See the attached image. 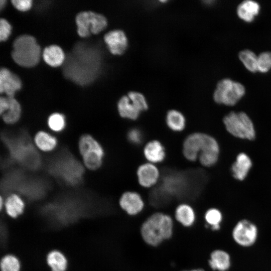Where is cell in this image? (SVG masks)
<instances>
[{
    "mask_svg": "<svg viewBox=\"0 0 271 271\" xmlns=\"http://www.w3.org/2000/svg\"><path fill=\"white\" fill-rule=\"evenodd\" d=\"M76 45L68 57L64 72L75 82L85 85L91 82L97 76L101 64L99 53L83 45Z\"/></svg>",
    "mask_w": 271,
    "mask_h": 271,
    "instance_id": "obj_1",
    "label": "cell"
},
{
    "mask_svg": "<svg viewBox=\"0 0 271 271\" xmlns=\"http://www.w3.org/2000/svg\"><path fill=\"white\" fill-rule=\"evenodd\" d=\"M182 154L188 161L199 164L205 168L214 166L218 162L220 148L216 140L201 131L188 134L182 144Z\"/></svg>",
    "mask_w": 271,
    "mask_h": 271,
    "instance_id": "obj_2",
    "label": "cell"
},
{
    "mask_svg": "<svg viewBox=\"0 0 271 271\" xmlns=\"http://www.w3.org/2000/svg\"><path fill=\"white\" fill-rule=\"evenodd\" d=\"M173 232L172 217L162 212H156L149 216L142 224L141 228L143 240L153 246H157L164 240L170 239Z\"/></svg>",
    "mask_w": 271,
    "mask_h": 271,
    "instance_id": "obj_3",
    "label": "cell"
},
{
    "mask_svg": "<svg viewBox=\"0 0 271 271\" xmlns=\"http://www.w3.org/2000/svg\"><path fill=\"white\" fill-rule=\"evenodd\" d=\"M40 53V46L31 36H20L13 42L12 57L21 66L31 67L36 65L39 61Z\"/></svg>",
    "mask_w": 271,
    "mask_h": 271,
    "instance_id": "obj_4",
    "label": "cell"
},
{
    "mask_svg": "<svg viewBox=\"0 0 271 271\" xmlns=\"http://www.w3.org/2000/svg\"><path fill=\"white\" fill-rule=\"evenodd\" d=\"M223 122L226 131L236 139L253 141L255 138L253 121L243 111L230 110L223 117Z\"/></svg>",
    "mask_w": 271,
    "mask_h": 271,
    "instance_id": "obj_5",
    "label": "cell"
},
{
    "mask_svg": "<svg viewBox=\"0 0 271 271\" xmlns=\"http://www.w3.org/2000/svg\"><path fill=\"white\" fill-rule=\"evenodd\" d=\"M245 93V87L241 83L224 78L217 83L213 98L217 104L232 107L237 104Z\"/></svg>",
    "mask_w": 271,
    "mask_h": 271,
    "instance_id": "obj_6",
    "label": "cell"
},
{
    "mask_svg": "<svg viewBox=\"0 0 271 271\" xmlns=\"http://www.w3.org/2000/svg\"><path fill=\"white\" fill-rule=\"evenodd\" d=\"M78 148L85 167L90 170L99 169L102 164L104 151L101 145L89 134L82 135Z\"/></svg>",
    "mask_w": 271,
    "mask_h": 271,
    "instance_id": "obj_7",
    "label": "cell"
},
{
    "mask_svg": "<svg viewBox=\"0 0 271 271\" xmlns=\"http://www.w3.org/2000/svg\"><path fill=\"white\" fill-rule=\"evenodd\" d=\"M231 234L233 240L237 245L241 247L248 248L256 242L258 237V229L253 222L243 218L235 224Z\"/></svg>",
    "mask_w": 271,
    "mask_h": 271,
    "instance_id": "obj_8",
    "label": "cell"
},
{
    "mask_svg": "<svg viewBox=\"0 0 271 271\" xmlns=\"http://www.w3.org/2000/svg\"><path fill=\"white\" fill-rule=\"evenodd\" d=\"M78 34L85 37L90 33L97 34L103 30L107 25V20L101 14L92 12H82L76 17Z\"/></svg>",
    "mask_w": 271,
    "mask_h": 271,
    "instance_id": "obj_9",
    "label": "cell"
},
{
    "mask_svg": "<svg viewBox=\"0 0 271 271\" xmlns=\"http://www.w3.org/2000/svg\"><path fill=\"white\" fill-rule=\"evenodd\" d=\"M139 184L144 188L155 186L160 179V171L157 165L146 162L139 166L136 172Z\"/></svg>",
    "mask_w": 271,
    "mask_h": 271,
    "instance_id": "obj_10",
    "label": "cell"
},
{
    "mask_svg": "<svg viewBox=\"0 0 271 271\" xmlns=\"http://www.w3.org/2000/svg\"><path fill=\"white\" fill-rule=\"evenodd\" d=\"M121 208L129 215H136L144 209L145 203L142 196L137 192L126 191L123 192L119 200Z\"/></svg>",
    "mask_w": 271,
    "mask_h": 271,
    "instance_id": "obj_11",
    "label": "cell"
},
{
    "mask_svg": "<svg viewBox=\"0 0 271 271\" xmlns=\"http://www.w3.org/2000/svg\"><path fill=\"white\" fill-rule=\"evenodd\" d=\"M19 77L6 68L0 70V92L8 97H14L15 92L21 87Z\"/></svg>",
    "mask_w": 271,
    "mask_h": 271,
    "instance_id": "obj_12",
    "label": "cell"
},
{
    "mask_svg": "<svg viewBox=\"0 0 271 271\" xmlns=\"http://www.w3.org/2000/svg\"><path fill=\"white\" fill-rule=\"evenodd\" d=\"M104 40L109 51L113 55H121L125 51L128 44L125 33L121 30L109 32L104 36Z\"/></svg>",
    "mask_w": 271,
    "mask_h": 271,
    "instance_id": "obj_13",
    "label": "cell"
},
{
    "mask_svg": "<svg viewBox=\"0 0 271 271\" xmlns=\"http://www.w3.org/2000/svg\"><path fill=\"white\" fill-rule=\"evenodd\" d=\"M143 153L147 162L155 165L163 162L166 157L164 146L156 139L150 140L145 145Z\"/></svg>",
    "mask_w": 271,
    "mask_h": 271,
    "instance_id": "obj_14",
    "label": "cell"
},
{
    "mask_svg": "<svg viewBox=\"0 0 271 271\" xmlns=\"http://www.w3.org/2000/svg\"><path fill=\"white\" fill-rule=\"evenodd\" d=\"M252 165L251 159L246 154L239 153L231 167L232 177L237 181H243L248 176Z\"/></svg>",
    "mask_w": 271,
    "mask_h": 271,
    "instance_id": "obj_15",
    "label": "cell"
},
{
    "mask_svg": "<svg viewBox=\"0 0 271 271\" xmlns=\"http://www.w3.org/2000/svg\"><path fill=\"white\" fill-rule=\"evenodd\" d=\"M210 267L215 271H228L231 266L230 254L222 249L213 250L208 260Z\"/></svg>",
    "mask_w": 271,
    "mask_h": 271,
    "instance_id": "obj_16",
    "label": "cell"
},
{
    "mask_svg": "<svg viewBox=\"0 0 271 271\" xmlns=\"http://www.w3.org/2000/svg\"><path fill=\"white\" fill-rule=\"evenodd\" d=\"M260 7L256 1L245 0L237 6L236 13L238 17L244 22L253 21L259 13Z\"/></svg>",
    "mask_w": 271,
    "mask_h": 271,
    "instance_id": "obj_17",
    "label": "cell"
},
{
    "mask_svg": "<svg viewBox=\"0 0 271 271\" xmlns=\"http://www.w3.org/2000/svg\"><path fill=\"white\" fill-rule=\"evenodd\" d=\"M176 219L185 227L191 226L196 219L195 212L189 204L183 203L177 206L175 211Z\"/></svg>",
    "mask_w": 271,
    "mask_h": 271,
    "instance_id": "obj_18",
    "label": "cell"
},
{
    "mask_svg": "<svg viewBox=\"0 0 271 271\" xmlns=\"http://www.w3.org/2000/svg\"><path fill=\"white\" fill-rule=\"evenodd\" d=\"M165 122L167 127L175 132H182L186 126L185 116L181 111L176 109H171L167 112Z\"/></svg>",
    "mask_w": 271,
    "mask_h": 271,
    "instance_id": "obj_19",
    "label": "cell"
},
{
    "mask_svg": "<svg viewBox=\"0 0 271 271\" xmlns=\"http://www.w3.org/2000/svg\"><path fill=\"white\" fill-rule=\"evenodd\" d=\"M118 112L122 118L136 120L141 112L134 106L127 96L121 97L117 103Z\"/></svg>",
    "mask_w": 271,
    "mask_h": 271,
    "instance_id": "obj_20",
    "label": "cell"
},
{
    "mask_svg": "<svg viewBox=\"0 0 271 271\" xmlns=\"http://www.w3.org/2000/svg\"><path fill=\"white\" fill-rule=\"evenodd\" d=\"M43 57L45 62L52 67L60 66L65 59L63 50L55 45L45 48L43 52Z\"/></svg>",
    "mask_w": 271,
    "mask_h": 271,
    "instance_id": "obj_21",
    "label": "cell"
},
{
    "mask_svg": "<svg viewBox=\"0 0 271 271\" xmlns=\"http://www.w3.org/2000/svg\"><path fill=\"white\" fill-rule=\"evenodd\" d=\"M4 203L7 214L13 218L17 217L24 211V202L17 194H13L9 196Z\"/></svg>",
    "mask_w": 271,
    "mask_h": 271,
    "instance_id": "obj_22",
    "label": "cell"
},
{
    "mask_svg": "<svg viewBox=\"0 0 271 271\" xmlns=\"http://www.w3.org/2000/svg\"><path fill=\"white\" fill-rule=\"evenodd\" d=\"M34 142L36 146L44 152L52 151L57 144L56 139L44 131H40L36 134Z\"/></svg>",
    "mask_w": 271,
    "mask_h": 271,
    "instance_id": "obj_23",
    "label": "cell"
},
{
    "mask_svg": "<svg viewBox=\"0 0 271 271\" xmlns=\"http://www.w3.org/2000/svg\"><path fill=\"white\" fill-rule=\"evenodd\" d=\"M204 219L212 231H218L223 219V212L218 208L211 207L205 211Z\"/></svg>",
    "mask_w": 271,
    "mask_h": 271,
    "instance_id": "obj_24",
    "label": "cell"
},
{
    "mask_svg": "<svg viewBox=\"0 0 271 271\" xmlns=\"http://www.w3.org/2000/svg\"><path fill=\"white\" fill-rule=\"evenodd\" d=\"M9 107L1 115L4 121L9 124H14L20 119L21 108L18 101L14 97H8Z\"/></svg>",
    "mask_w": 271,
    "mask_h": 271,
    "instance_id": "obj_25",
    "label": "cell"
},
{
    "mask_svg": "<svg viewBox=\"0 0 271 271\" xmlns=\"http://www.w3.org/2000/svg\"><path fill=\"white\" fill-rule=\"evenodd\" d=\"M47 261L52 271H65L67 261L65 256L60 252L54 250L48 255Z\"/></svg>",
    "mask_w": 271,
    "mask_h": 271,
    "instance_id": "obj_26",
    "label": "cell"
},
{
    "mask_svg": "<svg viewBox=\"0 0 271 271\" xmlns=\"http://www.w3.org/2000/svg\"><path fill=\"white\" fill-rule=\"evenodd\" d=\"M238 57L246 69L254 73L257 72V56L250 50L244 49L239 52Z\"/></svg>",
    "mask_w": 271,
    "mask_h": 271,
    "instance_id": "obj_27",
    "label": "cell"
},
{
    "mask_svg": "<svg viewBox=\"0 0 271 271\" xmlns=\"http://www.w3.org/2000/svg\"><path fill=\"white\" fill-rule=\"evenodd\" d=\"M48 124L52 130L60 132L65 128L66 125L65 117L60 113H52L48 117Z\"/></svg>",
    "mask_w": 271,
    "mask_h": 271,
    "instance_id": "obj_28",
    "label": "cell"
},
{
    "mask_svg": "<svg viewBox=\"0 0 271 271\" xmlns=\"http://www.w3.org/2000/svg\"><path fill=\"white\" fill-rule=\"evenodd\" d=\"M1 268L2 271H20V263L15 256L7 255L1 260Z\"/></svg>",
    "mask_w": 271,
    "mask_h": 271,
    "instance_id": "obj_29",
    "label": "cell"
},
{
    "mask_svg": "<svg viewBox=\"0 0 271 271\" xmlns=\"http://www.w3.org/2000/svg\"><path fill=\"white\" fill-rule=\"evenodd\" d=\"M127 96L134 106L141 112L148 109V104L145 97L141 93L131 91Z\"/></svg>",
    "mask_w": 271,
    "mask_h": 271,
    "instance_id": "obj_30",
    "label": "cell"
},
{
    "mask_svg": "<svg viewBox=\"0 0 271 271\" xmlns=\"http://www.w3.org/2000/svg\"><path fill=\"white\" fill-rule=\"evenodd\" d=\"M271 69V52L265 51L257 55V72L266 73Z\"/></svg>",
    "mask_w": 271,
    "mask_h": 271,
    "instance_id": "obj_31",
    "label": "cell"
},
{
    "mask_svg": "<svg viewBox=\"0 0 271 271\" xmlns=\"http://www.w3.org/2000/svg\"><path fill=\"white\" fill-rule=\"evenodd\" d=\"M128 141L132 145H141L144 140V134L141 129L137 127H133L128 129L127 132Z\"/></svg>",
    "mask_w": 271,
    "mask_h": 271,
    "instance_id": "obj_32",
    "label": "cell"
},
{
    "mask_svg": "<svg viewBox=\"0 0 271 271\" xmlns=\"http://www.w3.org/2000/svg\"><path fill=\"white\" fill-rule=\"evenodd\" d=\"M12 27L10 23L5 19L0 20V41L7 40L11 32Z\"/></svg>",
    "mask_w": 271,
    "mask_h": 271,
    "instance_id": "obj_33",
    "label": "cell"
},
{
    "mask_svg": "<svg viewBox=\"0 0 271 271\" xmlns=\"http://www.w3.org/2000/svg\"><path fill=\"white\" fill-rule=\"evenodd\" d=\"M13 6L18 10L26 11L32 6L31 0H13L11 1Z\"/></svg>",
    "mask_w": 271,
    "mask_h": 271,
    "instance_id": "obj_34",
    "label": "cell"
},
{
    "mask_svg": "<svg viewBox=\"0 0 271 271\" xmlns=\"http://www.w3.org/2000/svg\"><path fill=\"white\" fill-rule=\"evenodd\" d=\"M9 107V101L8 97H0V114L2 115L6 112Z\"/></svg>",
    "mask_w": 271,
    "mask_h": 271,
    "instance_id": "obj_35",
    "label": "cell"
},
{
    "mask_svg": "<svg viewBox=\"0 0 271 271\" xmlns=\"http://www.w3.org/2000/svg\"><path fill=\"white\" fill-rule=\"evenodd\" d=\"M6 1L3 0L0 1V8L1 9H2L3 6L5 5Z\"/></svg>",
    "mask_w": 271,
    "mask_h": 271,
    "instance_id": "obj_36",
    "label": "cell"
},
{
    "mask_svg": "<svg viewBox=\"0 0 271 271\" xmlns=\"http://www.w3.org/2000/svg\"><path fill=\"white\" fill-rule=\"evenodd\" d=\"M189 271H205V270L203 268H199L192 269Z\"/></svg>",
    "mask_w": 271,
    "mask_h": 271,
    "instance_id": "obj_37",
    "label": "cell"
},
{
    "mask_svg": "<svg viewBox=\"0 0 271 271\" xmlns=\"http://www.w3.org/2000/svg\"><path fill=\"white\" fill-rule=\"evenodd\" d=\"M4 203L3 198L2 196L1 197V200H0V206H1V209H2L3 207V204Z\"/></svg>",
    "mask_w": 271,
    "mask_h": 271,
    "instance_id": "obj_38",
    "label": "cell"
},
{
    "mask_svg": "<svg viewBox=\"0 0 271 271\" xmlns=\"http://www.w3.org/2000/svg\"><path fill=\"white\" fill-rule=\"evenodd\" d=\"M183 271H189V270H183Z\"/></svg>",
    "mask_w": 271,
    "mask_h": 271,
    "instance_id": "obj_39",
    "label": "cell"
}]
</instances>
